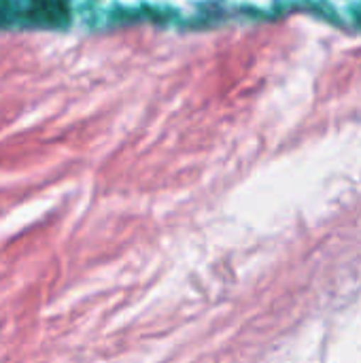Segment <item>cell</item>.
I'll use <instances>...</instances> for the list:
<instances>
[{
    "label": "cell",
    "instance_id": "obj_1",
    "mask_svg": "<svg viewBox=\"0 0 361 363\" xmlns=\"http://www.w3.org/2000/svg\"><path fill=\"white\" fill-rule=\"evenodd\" d=\"M26 15L43 26H62L68 21V4L66 0H30Z\"/></svg>",
    "mask_w": 361,
    "mask_h": 363
}]
</instances>
